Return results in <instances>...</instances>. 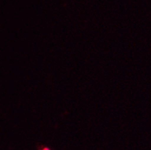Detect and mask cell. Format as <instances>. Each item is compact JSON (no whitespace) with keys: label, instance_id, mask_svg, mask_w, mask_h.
<instances>
[{"label":"cell","instance_id":"cell-1","mask_svg":"<svg viewBox=\"0 0 151 150\" xmlns=\"http://www.w3.org/2000/svg\"><path fill=\"white\" fill-rule=\"evenodd\" d=\"M41 150H50V149H49V148L45 147V148H43V149H41Z\"/></svg>","mask_w":151,"mask_h":150}]
</instances>
